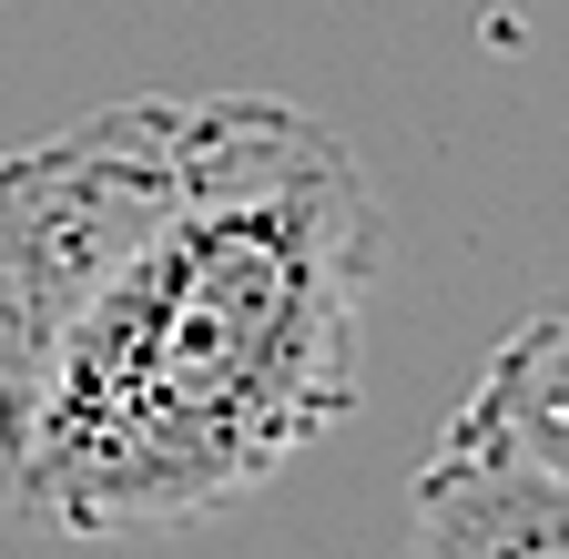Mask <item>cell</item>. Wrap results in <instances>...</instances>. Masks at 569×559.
<instances>
[{
	"instance_id": "1",
	"label": "cell",
	"mask_w": 569,
	"mask_h": 559,
	"mask_svg": "<svg viewBox=\"0 0 569 559\" xmlns=\"http://www.w3.org/2000/svg\"><path fill=\"white\" fill-rule=\"evenodd\" d=\"M387 203L336 122L234 92L203 173L142 234L0 448V499L41 539H153L254 499L367 387Z\"/></svg>"
},
{
	"instance_id": "4",
	"label": "cell",
	"mask_w": 569,
	"mask_h": 559,
	"mask_svg": "<svg viewBox=\"0 0 569 559\" xmlns=\"http://www.w3.org/2000/svg\"><path fill=\"white\" fill-rule=\"evenodd\" d=\"M458 407H478L509 448H529V458L569 488V296L529 306L509 336H498L488 367H478V387H468Z\"/></svg>"
},
{
	"instance_id": "2",
	"label": "cell",
	"mask_w": 569,
	"mask_h": 559,
	"mask_svg": "<svg viewBox=\"0 0 569 559\" xmlns=\"http://www.w3.org/2000/svg\"><path fill=\"white\" fill-rule=\"evenodd\" d=\"M234 92H132L0 153V448H11L61 326L173 214Z\"/></svg>"
},
{
	"instance_id": "3",
	"label": "cell",
	"mask_w": 569,
	"mask_h": 559,
	"mask_svg": "<svg viewBox=\"0 0 569 559\" xmlns=\"http://www.w3.org/2000/svg\"><path fill=\"white\" fill-rule=\"evenodd\" d=\"M407 559H569V488L478 407H448L407 488Z\"/></svg>"
}]
</instances>
